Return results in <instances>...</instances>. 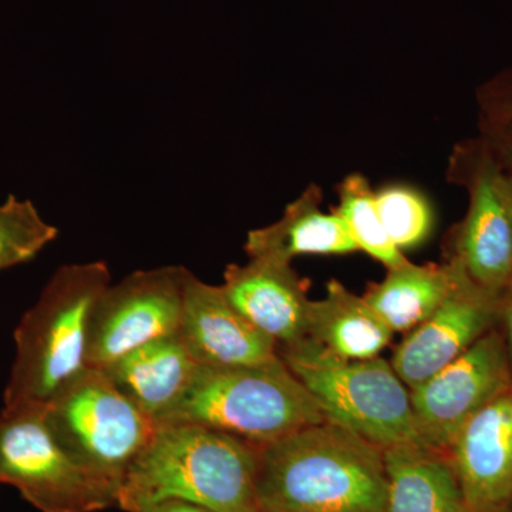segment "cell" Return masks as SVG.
I'll return each mask as SVG.
<instances>
[{
  "instance_id": "cell-1",
  "label": "cell",
  "mask_w": 512,
  "mask_h": 512,
  "mask_svg": "<svg viewBox=\"0 0 512 512\" xmlns=\"http://www.w3.org/2000/svg\"><path fill=\"white\" fill-rule=\"evenodd\" d=\"M259 512H386L383 448L332 420L259 447Z\"/></svg>"
},
{
  "instance_id": "cell-2",
  "label": "cell",
  "mask_w": 512,
  "mask_h": 512,
  "mask_svg": "<svg viewBox=\"0 0 512 512\" xmlns=\"http://www.w3.org/2000/svg\"><path fill=\"white\" fill-rule=\"evenodd\" d=\"M259 447L190 423H156V430L128 470L117 508L141 512L167 500L214 512H259L256 473Z\"/></svg>"
},
{
  "instance_id": "cell-3",
  "label": "cell",
  "mask_w": 512,
  "mask_h": 512,
  "mask_svg": "<svg viewBox=\"0 0 512 512\" xmlns=\"http://www.w3.org/2000/svg\"><path fill=\"white\" fill-rule=\"evenodd\" d=\"M111 284L104 261L60 266L15 329L5 407H43L86 367L94 303Z\"/></svg>"
},
{
  "instance_id": "cell-4",
  "label": "cell",
  "mask_w": 512,
  "mask_h": 512,
  "mask_svg": "<svg viewBox=\"0 0 512 512\" xmlns=\"http://www.w3.org/2000/svg\"><path fill=\"white\" fill-rule=\"evenodd\" d=\"M328 420L281 356L255 365L198 366L183 396L156 423H190L266 446Z\"/></svg>"
},
{
  "instance_id": "cell-5",
  "label": "cell",
  "mask_w": 512,
  "mask_h": 512,
  "mask_svg": "<svg viewBox=\"0 0 512 512\" xmlns=\"http://www.w3.org/2000/svg\"><path fill=\"white\" fill-rule=\"evenodd\" d=\"M278 355L329 420L382 448L421 444L410 389L390 360L342 359L308 338L279 346Z\"/></svg>"
},
{
  "instance_id": "cell-6",
  "label": "cell",
  "mask_w": 512,
  "mask_h": 512,
  "mask_svg": "<svg viewBox=\"0 0 512 512\" xmlns=\"http://www.w3.org/2000/svg\"><path fill=\"white\" fill-rule=\"evenodd\" d=\"M42 409L57 443L119 494L156 430V421L94 367H84Z\"/></svg>"
},
{
  "instance_id": "cell-7",
  "label": "cell",
  "mask_w": 512,
  "mask_h": 512,
  "mask_svg": "<svg viewBox=\"0 0 512 512\" xmlns=\"http://www.w3.org/2000/svg\"><path fill=\"white\" fill-rule=\"evenodd\" d=\"M0 484L16 488L39 512H99L119 505V491L57 443L37 406L0 412Z\"/></svg>"
},
{
  "instance_id": "cell-8",
  "label": "cell",
  "mask_w": 512,
  "mask_h": 512,
  "mask_svg": "<svg viewBox=\"0 0 512 512\" xmlns=\"http://www.w3.org/2000/svg\"><path fill=\"white\" fill-rule=\"evenodd\" d=\"M450 173L466 188L468 208L451 232L446 259L480 288L501 293L512 279L511 175L481 137L457 147Z\"/></svg>"
},
{
  "instance_id": "cell-9",
  "label": "cell",
  "mask_w": 512,
  "mask_h": 512,
  "mask_svg": "<svg viewBox=\"0 0 512 512\" xmlns=\"http://www.w3.org/2000/svg\"><path fill=\"white\" fill-rule=\"evenodd\" d=\"M187 271L161 266L111 282L90 316L86 366L106 369L131 350L177 333Z\"/></svg>"
},
{
  "instance_id": "cell-10",
  "label": "cell",
  "mask_w": 512,
  "mask_h": 512,
  "mask_svg": "<svg viewBox=\"0 0 512 512\" xmlns=\"http://www.w3.org/2000/svg\"><path fill=\"white\" fill-rule=\"evenodd\" d=\"M511 383L507 349L497 326L463 355L410 389L420 443L448 453L468 421Z\"/></svg>"
},
{
  "instance_id": "cell-11",
  "label": "cell",
  "mask_w": 512,
  "mask_h": 512,
  "mask_svg": "<svg viewBox=\"0 0 512 512\" xmlns=\"http://www.w3.org/2000/svg\"><path fill=\"white\" fill-rule=\"evenodd\" d=\"M498 309L500 293L468 279L429 319L404 335L390 359L393 369L409 389L419 386L497 328Z\"/></svg>"
},
{
  "instance_id": "cell-12",
  "label": "cell",
  "mask_w": 512,
  "mask_h": 512,
  "mask_svg": "<svg viewBox=\"0 0 512 512\" xmlns=\"http://www.w3.org/2000/svg\"><path fill=\"white\" fill-rule=\"evenodd\" d=\"M178 335L200 366L255 365L278 356V343L232 305L221 285L187 271Z\"/></svg>"
},
{
  "instance_id": "cell-13",
  "label": "cell",
  "mask_w": 512,
  "mask_h": 512,
  "mask_svg": "<svg viewBox=\"0 0 512 512\" xmlns=\"http://www.w3.org/2000/svg\"><path fill=\"white\" fill-rule=\"evenodd\" d=\"M447 454L468 511L511 508L512 383L468 421Z\"/></svg>"
},
{
  "instance_id": "cell-14",
  "label": "cell",
  "mask_w": 512,
  "mask_h": 512,
  "mask_svg": "<svg viewBox=\"0 0 512 512\" xmlns=\"http://www.w3.org/2000/svg\"><path fill=\"white\" fill-rule=\"evenodd\" d=\"M221 286L232 305L278 348L306 338L309 282L292 264L249 258L247 264L228 265Z\"/></svg>"
},
{
  "instance_id": "cell-15",
  "label": "cell",
  "mask_w": 512,
  "mask_h": 512,
  "mask_svg": "<svg viewBox=\"0 0 512 512\" xmlns=\"http://www.w3.org/2000/svg\"><path fill=\"white\" fill-rule=\"evenodd\" d=\"M323 195L311 185L289 202L274 224L248 232L244 249L248 258L272 259L292 264L306 255H348L357 252L348 228L335 212L322 208Z\"/></svg>"
},
{
  "instance_id": "cell-16",
  "label": "cell",
  "mask_w": 512,
  "mask_h": 512,
  "mask_svg": "<svg viewBox=\"0 0 512 512\" xmlns=\"http://www.w3.org/2000/svg\"><path fill=\"white\" fill-rule=\"evenodd\" d=\"M198 366L177 332L131 350L103 370L127 399L158 421L183 396Z\"/></svg>"
},
{
  "instance_id": "cell-17",
  "label": "cell",
  "mask_w": 512,
  "mask_h": 512,
  "mask_svg": "<svg viewBox=\"0 0 512 512\" xmlns=\"http://www.w3.org/2000/svg\"><path fill=\"white\" fill-rule=\"evenodd\" d=\"M382 281L367 286L363 298L393 333H409L429 319L468 281L456 261L417 265L404 259L386 269Z\"/></svg>"
},
{
  "instance_id": "cell-18",
  "label": "cell",
  "mask_w": 512,
  "mask_h": 512,
  "mask_svg": "<svg viewBox=\"0 0 512 512\" xmlns=\"http://www.w3.org/2000/svg\"><path fill=\"white\" fill-rule=\"evenodd\" d=\"M386 512H468L450 457L423 444L383 448Z\"/></svg>"
},
{
  "instance_id": "cell-19",
  "label": "cell",
  "mask_w": 512,
  "mask_h": 512,
  "mask_svg": "<svg viewBox=\"0 0 512 512\" xmlns=\"http://www.w3.org/2000/svg\"><path fill=\"white\" fill-rule=\"evenodd\" d=\"M394 333L363 298L332 279L319 301L311 302L306 338L348 360L379 357Z\"/></svg>"
},
{
  "instance_id": "cell-20",
  "label": "cell",
  "mask_w": 512,
  "mask_h": 512,
  "mask_svg": "<svg viewBox=\"0 0 512 512\" xmlns=\"http://www.w3.org/2000/svg\"><path fill=\"white\" fill-rule=\"evenodd\" d=\"M348 228L357 251L389 269L407 258L396 248L384 228L373 190L365 175L353 173L338 187V205L332 210Z\"/></svg>"
},
{
  "instance_id": "cell-21",
  "label": "cell",
  "mask_w": 512,
  "mask_h": 512,
  "mask_svg": "<svg viewBox=\"0 0 512 512\" xmlns=\"http://www.w3.org/2000/svg\"><path fill=\"white\" fill-rule=\"evenodd\" d=\"M57 237L32 201L9 195L0 204V272L33 261Z\"/></svg>"
},
{
  "instance_id": "cell-22",
  "label": "cell",
  "mask_w": 512,
  "mask_h": 512,
  "mask_svg": "<svg viewBox=\"0 0 512 512\" xmlns=\"http://www.w3.org/2000/svg\"><path fill=\"white\" fill-rule=\"evenodd\" d=\"M376 204L387 234L399 251L423 245L434 228L429 198L409 184L384 185L376 191Z\"/></svg>"
},
{
  "instance_id": "cell-23",
  "label": "cell",
  "mask_w": 512,
  "mask_h": 512,
  "mask_svg": "<svg viewBox=\"0 0 512 512\" xmlns=\"http://www.w3.org/2000/svg\"><path fill=\"white\" fill-rule=\"evenodd\" d=\"M481 124L512 119V70L485 84L478 96Z\"/></svg>"
},
{
  "instance_id": "cell-24",
  "label": "cell",
  "mask_w": 512,
  "mask_h": 512,
  "mask_svg": "<svg viewBox=\"0 0 512 512\" xmlns=\"http://www.w3.org/2000/svg\"><path fill=\"white\" fill-rule=\"evenodd\" d=\"M480 137L493 151L504 170L512 174V119L500 123L481 124Z\"/></svg>"
},
{
  "instance_id": "cell-25",
  "label": "cell",
  "mask_w": 512,
  "mask_h": 512,
  "mask_svg": "<svg viewBox=\"0 0 512 512\" xmlns=\"http://www.w3.org/2000/svg\"><path fill=\"white\" fill-rule=\"evenodd\" d=\"M498 329L503 333L505 349H507L508 365L512 380V279L500 293V309H498Z\"/></svg>"
},
{
  "instance_id": "cell-26",
  "label": "cell",
  "mask_w": 512,
  "mask_h": 512,
  "mask_svg": "<svg viewBox=\"0 0 512 512\" xmlns=\"http://www.w3.org/2000/svg\"><path fill=\"white\" fill-rule=\"evenodd\" d=\"M141 512H214L202 505L185 503L180 500H167L163 503L150 505Z\"/></svg>"
},
{
  "instance_id": "cell-27",
  "label": "cell",
  "mask_w": 512,
  "mask_h": 512,
  "mask_svg": "<svg viewBox=\"0 0 512 512\" xmlns=\"http://www.w3.org/2000/svg\"><path fill=\"white\" fill-rule=\"evenodd\" d=\"M468 512H480V511H468ZM485 512H511V508H508V510H501V511H485Z\"/></svg>"
},
{
  "instance_id": "cell-28",
  "label": "cell",
  "mask_w": 512,
  "mask_h": 512,
  "mask_svg": "<svg viewBox=\"0 0 512 512\" xmlns=\"http://www.w3.org/2000/svg\"><path fill=\"white\" fill-rule=\"evenodd\" d=\"M510 175H511V188H512V174H510Z\"/></svg>"
},
{
  "instance_id": "cell-29",
  "label": "cell",
  "mask_w": 512,
  "mask_h": 512,
  "mask_svg": "<svg viewBox=\"0 0 512 512\" xmlns=\"http://www.w3.org/2000/svg\"><path fill=\"white\" fill-rule=\"evenodd\" d=\"M511 512H512V505H511Z\"/></svg>"
}]
</instances>
